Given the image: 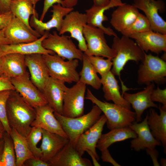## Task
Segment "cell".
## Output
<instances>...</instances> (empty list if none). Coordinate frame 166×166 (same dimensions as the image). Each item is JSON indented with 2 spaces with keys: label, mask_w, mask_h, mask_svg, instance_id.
<instances>
[{
  "label": "cell",
  "mask_w": 166,
  "mask_h": 166,
  "mask_svg": "<svg viewBox=\"0 0 166 166\" xmlns=\"http://www.w3.org/2000/svg\"><path fill=\"white\" fill-rule=\"evenodd\" d=\"M4 34L11 44L29 43L42 36L31 31L22 22L14 16L4 29Z\"/></svg>",
  "instance_id": "20"
},
{
  "label": "cell",
  "mask_w": 166,
  "mask_h": 166,
  "mask_svg": "<svg viewBox=\"0 0 166 166\" xmlns=\"http://www.w3.org/2000/svg\"><path fill=\"white\" fill-rule=\"evenodd\" d=\"M24 166H50L48 162L41 159L33 157L28 159L25 162Z\"/></svg>",
  "instance_id": "43"
},
{
  "label": "cell",
  "mask_w": 166,
  "mask_h": 166,
  "mask_svg": "<svg viewBox=\"0 0 166 166\" xmlns=\"http://www.w3.org/2000/svg\"><path fill=\"white\" fill-rule=\"evenodd\" d=\"M159 114L155 110L151 108L148 113L147 123L151 132L157 140L160 141L166 152V107L159 104Z\"/></svg>",
  "instance_id": "27"
},
{
  "label": "cell",
  "mask_w": 166,
  "mask_h": 166,
  "mask_svg": "<svg viewBox=\"0 0 166 166\" xmlns=\"http://www.w3.org/2000/svg\"><path fill=\"white\" fill-rule=\"evenodd\" d=\"M86 85L79 81L70 88L65 90L61 115L70 118L84 114V99Z\"/></svg>",
  "instance_id": "9"
},
{
  "label": "cell",
  "mask_w": 166,
  "mask_h": 166,
  "mask_svg": "<svg viewBox=\"0 0 166 166\" xmlns=\"http://www.w3.org/2000/svg\"><path fill=\"white\" fill-rule=\"evenodd\" d=\"M11 0H0V12L5 13L10 11Z\"/></svg>",
  "instance_id": "46"
},
{
  "label": "cell",
  "mask_w": 166,
  "mask_h": 166,
  "mask_svg": "<svg viewBox=\"0 0 166 166\" xmlns=\"http://www.w3.org/2000/svg\"><path fill=\"white\" fill-rule=\"evenodd\" d=\"M48 163L50 166H92L90 161L83 158L69 141Z\"/></svg>",
  "instance_id": "23"
},
{
  "label": "cell",
  "mask_w": 166,
  "mask_h": 166,
  "mask_svg": "<svg viewBox=\"0 0 166 166\" xmlns=\"http://www.w3.org/2000/svg\"><path fill=\"white\" fill-rule=\"evenodd\" d=\"M10 135L14 144L16 166H24L26 160L34 157L29 148L26 137L12 128Z\"/></svg>",
  "instance_id": "32"
},
{
  "label": "cell",
  "mask_w": 166,
  "mask_h": 166,
  "mask_svg": "<svg viewBox=\"0 0 166 166\" xmlns=\"http://www.w3.org/2000/svg\"><path fill=\"white\" fill-rule=\"evenodd\" d=\"M3 139L4 148L0 166H16V158L13 140L10 134L6 131Z\"/></svg>",
  "instance_id": "34"
},
{
  "label": "cell",
  "mask_w": 166,
  "mask_h": 166,
  "mask_svg": "<svg viewBox=\"0 0 166 166\" xmlns=\"http://www.w3.org/2000/svg\"><path fill=\"white\" fill-rule=\"evenodd\" d=\"M78 0H63L62 6L67 8H73L77 4Z\"/></svg>",
  "instance_id": "47"
},
{
  "label": "cell",
  "mask_w": 166,
  "mask_h": 166,
  "mask_svg": "<svg viewBox=\"0 0 166 166\" xmlns=\"http://www.w3.org/2000/svg\"><path fill=\"white\" fill-rule=\"evenodd\" d=\"M1 14V12H0V14Z\"/></svg>",
  "instance_id": "55"
},
{
  "label": "cell",
  "mask_w": 166,
  "mask_h": 166,
  "mask_svg": "<svg viewBox=\"0 0 166 166\" xmlns=\"http://www.w3.org/2000/svg\"><path fill=\"white\" fill-rule=\"evenodd\" d=\"M136 133L129 126L114 128L109 132L102 134L97 145L100 151L108 149L113 144L136 137Z\"/></svg>",
  "instance_id": "31"
},
{
  "label": "cell",
  "mask_w": 166,
  "mask_h": 166,
  "mask_svg": "<svg viewBox=\"0 0 166 166\" xmlns=\"http://www.w3.org/2000/svg\"><path fill=\"white\" fill-rule=\"evenodd\" d=\"M5 132L3 125L0 120V139L3 138V135Z\"/></svg>",
  "instance_id": "52"
},
{
  "label": "cell",
  "mask_w": 166,
  "mask_h": 166,
  "mask_svg": "<svg viewBox=\"0 0 166 166\" xmlns=\"http://www.w3.org/2000/svg\"><path fill=\"white\" fill-rule=\"evenodd\" d=\"M14 17L10 11L0 14V30L5 28Z\"/></svg>",
  "instance_id": "41"
},
{
  "label": "cell",
  "mask_w": 166,
  "mask_h": 166,
  "mask_svg": "<svg viewBox=\"0 0 166 166\" xmlns=\"http://www.w3.org/2000/svg\"><path fill=\"white\" fill-rule=\"evenodd\" d=\"M16 90L30 105L35 108L47 104L42 93L26 74L10 79Z\"/></svg>",
  "instance_id": "12"
},
{
  "label": "cell",
  "mask_w": 166,
  "mask_h": 166,
  "mask_svg": "<svg viewBox=\"0 0 166 166\" xmlns=\"http://www.w3.org/2000/svg\"><path fill=\"white\" fill-rule=\"evenodd\" d=\"M57 3H60L62 5L63 0H44L42 13L39 20L43 21L49 9L53 5Z\"/></svg>",
  "instance_id": "40"
},
{
  "label": "cell",
  "mask_w": 166,
  "mask_h": 166,
  "mask_svg": "<svg viewBox=\"0 0 166 166\" xmlns=\"http://www.w3.org/2000/svg\"><path fill=\"white\" fill-rule=\"evenodd\" d=\"M2 75L1 73V69L0 64V76Z\"/></svg>",
  "instance_id": "54"
},
{
  "label": "cell",
  "mask_w": 166,
  "mask_h": 166,
  "mask_svg": "<svg viewBox=\"0 0 166 166\" xmlns=\"http://www.w3.org/2000/svg\"><path fill=\"white\" fill-rule=\"evenodd\" d=\"M42 56L50 77L69 84L79 81V75L76 69L79 65L78 60L65 61L56 54Z\"/></svg>",
  "instance_id": "5"
},
{
  "label": "cell",
  "mask_w": 166,
  "mask_h": 166,
  "mask_svg": "<svg viewBox=\"0 0 166 166\" xmlns=\"http://www.w3.org/2000/svg\"><path fill=\"white\" fill-rule=\"evenodd\" d=\"M160 165L162 166H166V159L164 158H162L160 161Z\"/></svg>",
  "instance_id": "53"
},
{
  "label": "cell",
  "mask_w": 166,
  "mask_h": 166,
  "mask_svg": "<svg viewBox=\"0 0 166 166\" xmlns=\"http://www.w3.org/2000/svg\"><path fill=\"white\" fill-rule=\"evenodd\" d=\"M35 109L36 117L31 124V127H39L68 139L60 123L55 116L54 110L49 105L47 104Z\"/></svg>",
  "instance_id": "16"
},
{
  "label": "cell",
  "mask_w": 166,
  "mask_h": 166,
  "mask_svg": "<svg viewBox=\"0 0 166 166\" xmlns=\"http://www.w3.org/2000/svg\"><path fill=\"white\" fill-rule=\"evenodd\" d=\"M151 30L152 29L149 21L145 15L139 13L134 22L121 33L122 35L129 37L133 34Z\"/></svg>",
  "instance_id": "36"
},
{
  "label": "cell",
  "mask_w": 166,
  "mask_h": 166,
  "mask_svg": "<svg viewBox=\"0 0 166 166\" xmlns=\"http://www.w3.org/2000/svg\"><path fill=\"white\" fill-rule=\"evenodd\" d=\"M4 140L3 138L0 139V166L2 155L4 148Z\"/></svg>",
  "instance_id": "51"
},
{
  "label": "cell",
  "mask_w": 166,
  "mask_h": 166,
  "mask_svg": "<svg viewBox=\"0 0 166 166\" xmlns=\"http://www.w3.org/2000/svg\"><path fill=\"white\" fill-rule=\"evenodd\" d=\"M86 24V14L73 10L64 18L59 34L62 35L66 32L69 33L70 38L75 39L78 42V49L85 53L87 49L83 32L84 26Z\"/></svg>",
  "instance_id": "10"
},
{
  "label": "cell",
  "mask_w": 166,
  "mask_h": 166,
  "mask_svg": "<svg viewBox=\"0 0 166 166\" xmlns=\"http://www.w3.org/2000/svg\"><path fill=\"white\" fill-rule=\"evenodd\" d=\"M111 0H93V5L100 6H105L108 5Z\"/></svg>",
  "instance_id": "49"
},
{
  "label": "cell",
  "mask_w": 166,
  "mask_h": 166,
  "mask_svg": "<svg viewBox=\"0 0 166 166\" xmlns=\"http://www.w3.org/2000/svg\"><path fill=\"white\" fill-rule=\"evenodd\" d=\"M82 61V67L79 73V81L91 86L95 89H100L102 85L101 79L84 53Z\"/></svg>",
  "instance_id": "33"
},
{
  "label": "cell",
  "mask_w": 166,
  "mask_h": 166,
  "mask_svg": "<svg viewBox=\"0 0 166 166\" xmlns=\"http://www.w3.org/2000/svg\"><path fill=\"white\" fill-rule=\"evenodd\" d=\"M101 79L105 99L130 110L131 105L121 95L118 81L111 71L101 76Z\"/></svg>",
  "instance_id": "29"
},
{
  "label": "cell",
  "mask_w": 166,
  "mask_h": 166,
  "mask_svg": "<svg viewBox=\"0 0 166 166\" xmlns=\"http://www.w3.org/2000/svg\"><path fill=\"white\" fill-rule=\"evenodd\" d=\"M148 117V113L141 122L135 121L129 126L137 135L136 137L130 141L131 148L136 151L154 148L156 146L162 144L152 134L147 123Z\"/></svg>",
  "instance_id": "14"
},
{
  "label": "cell",
  "mask_w": 166,
  "mask_h": 166,
  "mask_svg": "<svg viewBox=\"0 0 166 166\" xmlns=\"http://www.w3.org/2000/svg\"><path fill=\"white\" fill-rule=\"evenodd\" d=\"M91 156L93 161V164L95 166H100L101 165L99 163L98 160L94 155L90 151H86Z\"/></svg>",
  "instance_id": "50"
},
{
  "label": "cell",
  "mask_w": 166,
  "mask_h": 166,
  "mask_svg": "<svg viewBox=\"0 0 166 166\" xmlns=\"http://www.w3.org/2000/svg\"><path fill=\"white\" fill-rule=\"evenodd\" d=\"M85 54L97 73H99L101 77L106 75L111 71L113 65L111 59L109 58L105 59L102 57Z\"/></svg>",
  "instance_id": "37"
},
{
  "label": "cell",
  "mask_w": 166,
  "mask_h": 166,
  "mask_svg": "<svg viewBox=\"0 0 166 166\" xmlns=\"http://www.w3.org/2000/svg\"><path fill=\"white\" fill-rule=\"evenodd\" d=\"M146 152L148 155L151 158L152 163L154 166L160 165L158 161L159 156V152L155 148H146Z\"/></svg>",
  "instance_id": "45"
},
{
  "label": "cell",
  "mask_w": 166,
  "mask_h": 166,
  "mask_svg": "<svg viewBox=\"0 0 166 166\" xmlns=\"http://www.w3.org/2000/svg\"><path fill=\"white\" fill-rule=\"evenodd\" d=\"M124 3L121 0H111L109 3L105 6L93 5L85 10L87 24L102 30L105 34L109 36H117L116 33L109 27H106L103 24L104 22L108 20L107 17L104 14L105 11L111 8L117 7Z\"/></svg>",
  "instance_id": "24"
},
{
  "label": "cell",
  "mask_w": 166,
  "mask_h": 166,
  "mask_svg": "<svg viewBox=\"0 0 166 166\" xmlns=\"http://www.w3.org/2000/svg\"><path fill=\"white\" fill-rule=\"evenodd\" d=\"M101 159L104 162L109 163L114 166H120L112 157L110 154L108 149L104 150L102 151Z\"/></svg>",
  "instance_id": "44"
},
{
  "label": "cell",
  "mask_w": 166,
  "mask_h": 166,
  "mask_svg": "<svg viewBox=\"0 0 166 166\" xmlns=\"http://www.w3.org/2000/svg\"><path fill=\"white\" fill-rule=\"evenodd\" d=\"M12 90H5L0 92V120L5 131L10 134L11 128L8 122L6 111V103Z\"/></svg>",
  "instance_id": "38"
},
{
  "label": "cell",
  "mask_w": 166,
  "mask_h": 166,
  "mask_svg": "<svg viewBox=\"0 0 166 166\" xmlns=\"http://www.w3.org/2000/svg\"><path fill=\"white\" fill-rule=\"evenodd\" d=\"M142 63L137 72V83L147 85L151 83L163 84L166 81L165 61L151 54L144 53Z\"/></svg>",
  "instance_id": "6"
},
{
  "label": "cell",
  "mask_w": 166,
  "mask_h": 166,
  "mask_svg": "<svg viewBox=\"0 0 166 166\" xmlns=\"http://www.w3.org/2000/svg\"><path fill=\"white\" fill-rule=\"evenodd\" d=\"M139 13L138 9L132 4L124 3L113 12L110 23L115 30L121 33L134 22Z\"/></svg>",
  "instance_id": "25"
},
{
  "label": "cell",
  "mask_w": 166,
  "mask_h": 166,
  "mask_svg": "<svg viewBox=\"0 0 166 166\" xmlns=\"http://www.w3.org/2000/svg\"><path fill=\"white\" fill-rule=\"evenodd\" d=\"M25 62L30 74L31 81L42 92L50 77L42 54L35 53L25 55Z\"/></svg>",
  "instance_id": "18"
},
{
  "label": "cell",
  "mask_w": 166,
  "mask_h": 166,
  "mask_svg": "<svg viewBox=\"0 0 166 166\" xmlns=\"http://www.w3.org/2000/svg\"><path fill=\"white\" fill-rule=\"evenodd\" d=\"M129 37L144 52L150 51L159 54L166 51V34L152 30L131 35Z\"/></svg>",
  "instance_id": "17"
},
{
  "label": "cell",
  "mask_w": 166,
  "mask_h": 166,
  "mask_svg": "<svg viewBox=\"0 0 166 166\" xmlns=\"http://www.w3.org/2000/svg\"><path fill=\"white\" fill-rule=\"evenodd\" d=\"M64 82L50 77L43 89L47 104L54 112L62 114L64 93L67 86Z\"/></svg>",
  "instance_id": "21"
},
{
  "label": "cell",
  "mask_w": 166,
  "mask_h": 166,
  "mask_svg": "<svg viewBox=\"0 0 166 166\" xmlns=\"http://www.w3.org/2000/svg\"><path fill=\"white\" fill-rule=\"evenodd\" d=\"M116 52L115 56L112 60L113 65L111 71L118 76L121 81L122 89V95L131 89L127 87L121 78V72L129 61L136 63L142 61L145 52L132 38L122 35L121 38L114 37L111 47Z\"/></svg>",
  "instance_id": "2"
},
{
  "label": "cell",
  "mask_w": 166,
  "mask_h": 166,
  "mask_svg": "<svg viewBox=\"0 0 166 166\" xmlns=\"http://www.w3.org/2000/svg\"><path fill=\"white\" fill-rule=\"evenodd\" d=\"M6 111L11 128L26 137L36 117L35 108L28 104L16 90H12L6 103Z\"/></svg>",
  "instance_id": "1"
},
{
  "label": "cell",
  "mask_w": 166,
  "mask_h": 166,
  "mask_svg": "<svg viewBox=\"0 0 166 166\" xmlns=\"http://www.w3.org/2000/svg\"><path fill=\"white\" fill-rule=\"evenodd\" d=\"M83 33L87 49L84 53L111 60L115 56L116 52L108 45L105 33L102 30L86 24L84 26Z\"/></svg>",
  "instance_id": "8"
},
{
  "label": "cell",
  "mask_w": 166,
  "mask_h": 166,
  "mask_svg": "<svg viewBox=\"0 0 166 166\" xmlns=\"http://www.w3.org/2000/svg\"><path fill=\"white\" fill-rule=\"evenodd\" d=\"M107 119L104 114L101 116L99 119L91 127L79 137L75 148L81 156L87 151H91L97 160L99 157L96 151L97 143L100 138Z\"/></svg>",
  "instance_id": "13"
},
{
  "label": "cell",
  "mask_w": 166,
  "mask_h": 166,
  "mask_svg": "<svg viewBox=\"0 0 166 166\" xmlns=\"http://www.w3.org/2000/svg\"><path fill=\"white\" fill-rule=\"evenodd\" d=\"M143 11L149 21L152 30L166 34V22L159 15L165 9V3L161 0H134L132 4Z\"/></svg>",
  "instance_id": "11"
},
{
  "label": "cell",
  "mask_w": 166,
  "mask_h": 166,
  "mask_svg": "<svg viewBox=\"0 0 166 166\" xmlns=\"http://www.w3.org/2000/svg\"><path fill=\"white\" fill-rule=\"evenodd\" d=\"M144 89L134 93L126 92L123 94L124 98L131 105L135 111L136 121L139 122L142 120V115L144 111L148 108H158V105L152 101L151 98L152 92L154 89L153 83L146 85Z\"/></svg>",
  "instance_id": "19"
},
{
  "label": "cell",
  "mask_w": 166,
  "mask_h": 166,
  "mask_svg": "<svg viewBox=\"0 0 166 166\" xmlns=\"http://www.w3.org/2000/svg\"><path fill=\"white\" fill-rule=\"evenodd\" d=\"M52 7L51 18L46 22L41 21L35 15H32L31 17L30 21V26L41 36L44 34L45 31H49L53 28H56L59 32L64 18L74 10L73 8L64 7L60 3L53 5Z\"/></svg>",
  "instance_id": "15"
},
{
  "label": "cell",
  "mask_w": 166,
  "mask_h": 166,
  "mask_svg": "<svg viewBox=\"0 0 166 166\" xmlns=\"http://www.w3.org/2000/svg\"><path fill=\"white\" fill-rule=\"evenodd\" d=\"M42 129L36 126L32 128L26 137L28 146L34 157L41 159L42 152L40 147H38V143L42 140Z\"/></svg>",
  "instance_id": "35"
},
{
  "label": "cell",
  "mask_w": 166,
  "mask_h": 166,
  "mask_svg": "<svg viewBox=\"0 0 166 166\" xmlns=\"http://www.w3.org/2000/svg\"><path fill=\"white\" fill-rule=\"evenodd\" d=\"M102 113L100 108L95 105L87 114L77 117H67L55 112L54 114L67 135L69 141L74 147L80 136L99 119Z\"/></svg>",
  "instance_id": "4"
},
{
  "label": "cell",
  "mask_w": 166,
  "mask_h": 166,
  "mask_svg": "<svg viewBox=\"0 0 166 166\" xmlns=\"http://www.w3.org/2000/svg\"><path fill=\"white\" fill-rule=\"evenodd\" d=\"M49 33V31H46L36 40L29 43L0 44V57L12 53L24 55L35 53L54 54L55 53L53 52L45 49L42 45V41L47 37Z\"/></svg>",
  "instance_id": "22"
},
{
  "label": "cell",
  "mask_w": 166,
  "mask_h": 166,
  "mask_svg": "<svg viewBox=\"0 0 166 166\" xmlns=\"http://www.w3.org/2000/svg\"><path fill=\"white\" fill-rule=\"evenodd\" d=\"M42 142L40 147L42 152L41 159L48 162L69 141V139L42 129Z\"/></svg>",
  "instance_id": "26"
},
{
  "label": "cell",
  "mask_w": 166,
  "mask_h": 166,
  "mask_svg": "<svg viewBox=\"0 0 166 166\" xmlns=\"http://www.w3.org/2000/svg\"><path fill=\"white\" fill-rule=\"evenodd\" d=\"M25 56L19 53H12L0 57L2 75L11 79L27 73Z\"/></svg>",
  "instance_id": "28"
},
{
  "label": "cell",
  "mask_w": 166,
  "mask_h": 166,
  "mask_svg": "<svg viewBox=\"0 0 166 166\" xmlns=\"http://www.w3.org/2000/svg\"><path fill=\"white\" fill-rule=\"evenodd\" d=\"M41 0H11L10 11L14 16L22 22L32 32L38 33L30 26L29 19L32 15L38 18L36 10L37 3Z\"/></svg>",
  "instance_id": "30"
},
{
  "label": "cell",
  "mask_w": 166,
  "mask_h": 166,
  "mask_svg": "<svg viewBox=\"0 0 166 166\" xmlns=\"http://www.w3.org/2000/svg\"><path fill=\"white\" fill-rule=\"evenodd\" d=\"M8 90H15L10 79L3 75L0 76V92Z\"/></svg>",
  "instance_id": "42"
},
{
  "label": "cell",
  "mask_w": 166,
  "mask_h": 166,
  "mask_svg": "<svg viewBox=\"0 0 166 166\" xmlns=\"http://www.w3.org/2000/svg\"><path fill=\"white\" fill-rule=\"evenodd\" d=\"M70 36L59 35L54 31L49 33L42 41L43 47L53 52L58 56L68 60L77 59L82 61L84 53L77 48Z\"/></svg>",
  "instance_id": "7"
},
{
  "label": "cell",
  "mask_w": 166,
  "mask_h": 166,
  "mask_svg": "<svg viewBox=\"0 0 166 166\" xmlns=\"http://www.w3.org/2000/svg\"><path fill=\"white\" fill-rule=\"evenodd\" d=\"M4 29L0 30V45L11 44L9 41L5 36Z\"/></svg>",
  "instance_id": "48"
},
{
  "label": "cell",
  "mask_w": 166,
  "mask_h": 166,
  "mask_svg": "<svg viewBox=\"0 0 166 166\" xmlns=\"http://www.w3.org/2000/svg\"><path fill=\"white\" fill-rule=\"evenodd\" d=\"M152 101L161 103L162 105L166 107V89H161L158 86L152 90L151 95Z\"/></svg>",
  "instance_id": "39"
},
{
  "label": "cell",
  "mask_w": 166,
  "mask_h": 166,
  "mask_svg": "<svg viewBox=\"0 0 166 166\" xmlns=\"http://www.w3.org/2000/svg\"><path fill=\"white\" fill-rule=\"evenodd\" d=\"M85 98L97 105L104 113L107 119V127L110 130L128 127L136 121L135 112L114 103L102 101L88 89Z\"/></svg>",
  "instance_id": "3"
}]
</instances>
